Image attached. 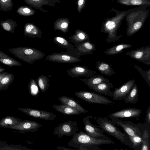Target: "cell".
Wrapping results in <instances>:
<instances>
[{
  "instance_id": "1",
  "label": "cell",
  "mask_w": 150,
  "mask_h": 150,
  "mask_svg": "<svg viewBox=\"0 0 150 150\" xmlns=\"http://www.w3.org/2000/svg\"><path fill=\"white\" fill-rule=\"evenodd\" d=\"M147 6H140L127 10L125 20L127 22V35L131 36L142 27L148 17L149 10Z\"/></svg>"
},
{
  "instance_id": "2",
  "label": "cell",
  "mask_w": 150,
  "mask_h": 150,
  "mask_svg": "<svg viewBox=\"0 0 150 150\" xmlns=\"http://www.w3.org/2000/svg\"><path fill=\"white\" fill-rule=\"evenodd\" d=\"M111 11L115 12V16L110 18H106L102 24L100 28L102 32L108 34L105 40L107 43L117 41L122 36V35H117V30L125 17L127 11H119L113 8Z\"/></svg>"
},
{
  "instance_id": "3",
  "label": "cell",
  "mask_w": 150,
  "mask_h": 150,
  "mask_svg": "<svg viewBox=\"0 0 150 150\" xmlns=\"http://www.w3.org/2000/svg\"><path fill=\"white\" fill-rule=\"evenodd\" d=\"M115 144L111 139L108 140L93 137L81 130L72 135L71 140L68 143V146L79 150L80 147L82 146L86 148L91 146Z\"/></svg>"
},
{
  "instance_id": "4",
  "label": "cell",
  "mask_w": 150,
  "mask_h": 150,
  "mask_svg": "<svg viewBox=\"0 0 150 150\" xmlns=\"http://www.w3.org/2000/svg\"><path fill=\"white\" fill-rule=\"evenodd\" d=\"M95 120L98 125V127L104 132L115 137L123 144L132 147V143L129 141V138H127V134L116 127L111 120L104 117H97Z\"/></svg>"
},
{
  "instance_id": "5",
  "label": "cell",
  "mask_w": 150,
  "mask_h": 150,
  "mask_svg": "<svg viewBox=\"0 0 150 150\" xmlns=\"http://www.w3.org/2000/svg\"><path fill=\"white\" fill-rule=\"evenodd\" d=\"M8 50L21 60L30 64L42 58L45 54L36 49L27 47L10 48Z\"/></svg>"
},
{
  "instance_id": "6",
  "label": "cell",
  "mask_w": 150,
  "mask_h": 150,
  "mask_svg": "<svg viewBox=\"0 0 150 150\" xmlns=\"http://www.w3.org/2000/svg\"><path fill=\"white\" fill-rule=\"evenodd\" d=\"M75 95L80 98L91 103L110 106L115 105L114 102L107 97L92 92L85 91L76 92Z\"/></svg>"
},
{
  "instance_id": "7",
  "label": "cell",
  "mask_w": 150,
  "mask_h": 150,
  "mask_svg": "<svg viewBox=\"0 0 150 150\" xmlns=\"http://www.w3.org/2000/svg\"><path fill=\"white\" fill-rule=\"evenodd\" d=\"M79 130L76 122L69 120L55 127L52 133L58 137H61L63 136H72L78 132Z\"/></svg>"
},
{
  "instance_id": "8",
  "label": "cell",
  "mask_w": 150,
  "mask_h": 150,
  "mask_svg": "<svg viewBox=\"0 0 150 150\" xmlns=\"http://www.w3.org/2000/svg\"><path fill=\"white\" fill-rule=\"evenodd\" d=\"M92 116H85L82 121L84 125V130L88 135L99 139L111 140L104 134V132L98 126L93 124L90 121Z\"/></svg>"
},
{
  "instance_id": "9",
  "label": "cell",
  "mask_w": 150,
  "mask_h": 150,
  "mask_svg": "<svg viewBox=\"0 0 150 150\" xmlns=\"http://www.w3.org/2000/svg\"><path fill=\"white\" fill-rule=\"evenodd\" d=\"M126 54L145 64L150 65V45L131 50L126 52Z\"/></svg>"
},
{
  "instance_id": "10",
  "label": "cell",
  "mask_w": 150,
  "mask_h": 150,
  "mask_svg": "<svg viewBox=\"0 0 150 150\" xmlns=\"http://www.w3.org/2000/svg\"><path fill=\"white\" fill-rule=\"evenodd\" d=\"M112 123L115 125L122 128L128 135L133 136L135 135L142 136V134L137 126L132 122L123 121L118 118L111 119Z\"/></svg>"
},
{
  "instance_id": "11",
  "label": "cell",
  "mask_w": 150,
  "mask_h": 150,
  "mask_svg": "<svg viewBox=\"0 0 150 150\" xmlns=\"http://www.w3.org/2000/svg\"><path fill=\"white\" fill-rule=\"evenodd\" d=\"M136 80H129L119 88H115L112 92V98L113 100H124L128 96L131 90L135 84Z\"/></svg>"
},
{
  "instance_id": "12",
  "label": "cell",
  "mask_w": 150,
  "mask_h": 150,
  "mask_svg": "<svg viewBox=\"0 0 150 150\" xmlns=\"http://www.w3.org/2000/svg\"><path fill=\"white\" fill-rule=\"evenodd\" d=\"M18 110L29 116L42 120H52L56 117V115L51 112L29 108H19Z\"/></svg>"
},
{
  "instance_id": "13",
  "label": "cell",
  "mask_w": 150,
  "mask_h": 150,
  "mask_svg": "<svg viewBox=\"0 0 150 150\" xmlns=\"http://www.w3.org/2000/svg\"><path fill=\"white\" fill-rule=\"evenodd\" d=\"M45 59L51 62L61 63H69L79 62L81 59L79 57L64 53H56L48 55Z\"/></svg>"
},
{
  "instance_id": "14",
  "label": "cell",
  "mask_w": 150,
  "mask_h": 150,
  "mask_svg": "<svg viewBox=\"0 0 150 150\" xmlns=\"http://www.w3.org/2000/svg\"><path fill=\"white\" fill-rule=\"evenodd\" d=\"M142 110L134 108H129L112 113L109 114V118H124L140 117Z\"/></svg>"
},
{
  "instance_id": "15",
  "label": "cell",
  "mask_w": 150,
  "mask_h": 150,
  "mask_svg": "<svg viewBox=\"0 0 150 150\" xmlns=\"http://www.w3.org/2000/svg\"><path fill=\"white\" fill-rule=\"evenodd\" d=\"M42 125L37 122L28 120H23L18 125L10 126L7 128L16 129L25 133V132L37 131Z\"/></svg>"
},
{
  "instance_id": "16",
  "label": "cell",
  "mask_w": 150,
  "mask_h": 150,
  "mask_svg": "<svg viewBox=\"0 0 150 150\" xmlns=\"http://www.w3.org/2000/svg\"><path fill=\"white\" fill-rule=\"evenodd\" d=\"M67 74L73 78L80 76L89 77L95 74L96 71L92 70L87 67L77 65L68 69L67 71Z\"/></svg>"
},
{
  "instance_id": "17",
  "label": "cell",
  "mask_w": 150,
  "mask_h": 150,
  "mask_svg": "<svg viewBox=\"0 0 150 150\" xmlns=\"http://www.w3.org/2000/svg\"><path fill=\"white\" fill-rule=\"evenodd\" d=\"M113 87L109 80L106 78L105 81L89 88L99 93L107 96L112 98V94L111 89Z\"/></svg>"
},
{
  "instance_id": "18",
  "label": "cell",
  "mask_w": 150,
  "mask_h": 150,
  "mask_svg": "<svg viewBox=\"0 0 150 150\" xmlns=\"http://www.w3.org/2000/svg\"><path fill=\"white\" fill-rule=\"evenodd\" d=\"M75 48L72 52L79 56H82L92 53L96 51L95 45L87 40L75 46Z\"/></svg>"
},
{
  "instance_id": "19",
  "label": "cell",
  "mask_w": 150,
  "mask_h": 150,
  "mask_svg": "<svg viewBox=\"0 0 150 150\" xmlns=\"http://www.w3.org/2000/svg\"><path fill=\"white\" fill-rule=\"evenodd\" d=\"M24 35L25 37L41 38L42 32L36 25L31 23H26L24 27Z\"/></svg>"
},
{
  "instance_id": "20",
  "label": "cell",
  "mask_w": 150,
  "mask_h": 150,
  "mask_svg": "<svg viewBox=\"0 0 150 150\" xmlns=\"http://www.w3.org/2000/svg\"><path fill=\"white\" fill-rule=\"evenodd\" d=\"M58 99L61 104L66 105L77 109L82 113H85L88 111L82 107L73 98L67 96L59 97Z\"/></svg>"
},
{
  "instance_id": "21",
  "label": "cell",
  "mask_w": 150,
  "mask_h": 150,
  "mask_svg": "<svg viewBox=\"0 0 150 150\" xmlns=\"http://www.w3.org/2000/svg\"><path fill=\"white\" fill-rule=\"evenodd\" d=\"M53 108L56 111L67 115H80L82 113L75 108L66 105H53Z\"/></svg>"
},
{
  "instance_id": "22",
  "label": "cell",
  "mask_w": 150,
  "mask_h": 150,
  "mask_svg": "<svg viewBox=\"0 0 150 150\" xmlns=\"http://www.w3.org/2000/svg\"><path fill=\"white\" fill-rule=\"evenodd\" d=\"M69 38L75 45H76L88 40L89 37L88 34L83 30L77 29L75 31V33L69 37Z\"/></svg>"
},
{
  "instance_id": "23",
  "label": "cell",
  "mask_w": 150,
  "mask_h": 150,
  "mask_svg": "<svg viewBox=\"0 0 150 150\" xmlns=\"http://www.w3.org/2000/svg\"><path fill=\"white\" fill-rule=\"evenodd\" d=\"M96 68L100 73L106 76H110L115 74V72L112 67V65L98 61L96 63Z\"/></svg>"
},
{
  "instance_id": "24",
  "label": "cell",
  "mask_w": 150,
  "mask_h": 150,
  "mask_svg": "<svg viewBox=\"0 0 150 150\" xmlns=\"http://www.w3.org/2000/svg\"><path fill=\"white\" fill-rule=\"evenodd\" d=\"M53 42L58 46L67 49L69 51L73 52L75 48V46L65 38L60 36H56L52 39Z\"/></svg>"
},
{
  "instance_id": "25",
  "label": "cell",
  "mask_w": 150,
  "mask_h": 150,
  "mask_svg": "<svg viewBox=\"0 0 150 150\" xmlns=\"http://www.w3.org/2000/svg\"><path fill=\"white\" fill-rule=\"evenodd\" d=\"M106 78L103 76L100 75H94L84 79H79L78 80L83 81L89 88L97 85L102 81H105Z\"/></svg>"
},
{
  "instance_id": "26",
  "label": "cell",
  "mask_w": 150,
  "mask_h": 150,
  "mask_svg": "<svg viewBox=\"0 0 150 150\" xmlns=\"http://www.w3.org/2000/svg\"><path fill=\"white\" fill-rule=\"evenodd\" d=\"M23 120L17 117L7 116L0 120V127L7 128L19 124Z\"/></svg>"
},
{
  "instance_id": "27",
  "label": "cell",
  "mask_w": 150,
  "mask_h": 150,
  "mask_svg": "<svg viewBox=\"0 0 150 150\" xmlns=\"http://www.w3.org/2000/svg\"><path fill=\"white\" fill-rule=\"evenodd\" d=\"M69 24V19L63 18L57 19L54 22V28L55 30H60L64 33L68 31Z\"/></svg>"
},
{
  "instance_id": "28",
  "label": "cell",
  "mask_w": 150,
  "mask_h": 150,
  "mask_svg": "<svg viewBox=\"0 0 150 150\" xmlns=\"http://www.w3.org/2000/svg\"><path fill=\"white\" fill-rule=\"evenodd\" d=\"M132 45L127 43H121L105 50L104 53L108 55H114L123 51L125 49L129 48Z\"/></svg>"
},
{
  "instance_id": "29",
  "label": "cell",
  "mask_w": 150,
  "mask_h": 150,
  "mask_svg": "<svg viewBox=\"0 0 150 150\" xmlns=\"http://www.w3.org/2000/svg\"><path fill=\"white\" fill-rule=\"evenodd\" d=\"M0 62L9 67L20 66L22 64L19 62L9 57L0 51Z\"/></svg>"
},
{
  "instance_id": "30",
  "label": "cell",
  "mask_w": 150,
  "mask_h": 150,
  "mask_svg": "<svg viewBox=\"0 0 150 150\" xmlns=\"http://www.w3.org/2000/svg\"><path fill=\"white\" fill-rule=\"evenodd\" d=\"M13 74L8 72L1 78L0 81V91H6L14 79Z\"/></svg>"
},
{
  "instance_id": "31",
  "label": "cell",
  "mask_w": 150,
  "mask_h": 150,
  "mask_svg": "<svg viewBox=\"0 0 150 150\" xmlns=\"http://www.w3.org/2000/svg\"><path fill=\"white\" fill-rule=\"evenodd\" d=\"M138 93L137 86L136 84H135L128 96L124 99L125 102L126 103L136 104L138 101Z\"/></svg>"
},
{
  "instance_id": "32",
  "label": "cell",
  "mask_w": 150,
  "mask_h": 150,
  "mask_svg": "<svg viewBox=\"0 0 150 150\" xmlns=\"http://www.w3.org/2000/svg\"><path fill=\"white\" fill-rule=\"evenodd\" d=\"M18 23L12 19H7L0 22V25L4 30L11 33H14Z\"/></svg>"
},
{
  "instance_id": "33",
  "label": "cell",
  "mask_w": 150,
  "mask_h": 150,
  "mask_svg": "<svg viewBox=\"0 0 150 150\" xmlns=\"http://www.w3.org/2000/svg\"><path fill=\"white\" fill-rule=\"evenodd\" d=\"M117 2L128 6L150 5V0H117Z\"/></svg>"
},
{
  "instance_id": "34",
  "label": "cell",
  "mask_w": 150,
  "mask_h": 150,
  "mask_svg": "<svg viewBox=\"0 0 150 150\" xmlns=\"http://www.w3.org/2000/svg\"><path fill=\"white\" fill-rule=\"evenodd\" d=\"M37 81L41 91L45 92L48 89L50 84L49 79L46 76H40L37 78Z\"/></svg>"
},
{
  "instance_id": "35",
  "label": "cell",
  "mask_w": 150,
  "mask_h": 150,
  "mask_svg": "<svg viewBox=\"0 0 150 150\" xmlns=\"http://www.w3.org/2000/svg\"><path fill=\"white\" fill-rule=\"evenodd\" d=\"M35 11L31 8L27 6H21L19 7L16 10L19 15L23 16H30L34 15Z\"/></svg>"
},
{
  "instance_id": "36",
  "label": "cell",
  "mask_w": 150,
  "mask_h": 150,
  "mask_svg": "<svg viewBox=\"0 0 150 150\" xmlns=\"http://www.w3.org/2000/svg\"><path fill=\"white\" fill-rule=\"evenodd\" d=\"M29 92L31 96L37 97L40 93V91L36 81L32 79L30 81L28 86Z\"/></svg>"
},
{
  "instance_id": "37",
  "label": "cell",
  "mask_w": 150,
  "mask_h": 150,
  "mask_svg": "<svg viewBox=\"0 0 150 150\" xmlns=\"http://www.w3.org/2000/svg\"><path fill=\"white\" fill-rule=\"evenodd\" d=\"M142 142L141 143L142 150H149V149L150 146L149 142V133L148 131L145 130L144 131L142 136Z\"/></svg>"
},
{
  "instance_id": "38",
  "label": "cell",
  "mask_w": 150,
  "mask_h": 150,
  "mask_svg": "<svg viewBox=\"0 0 150 150\" xmlns=\"http://www.w3.org/2000/svg\"><path fill=\"white\" fill-rule=\"evenodd\" d=\"M13 6L12 0H0V11L4 12L10 11Z\"/></svg>"
},
{
  "instance_id": "39",
  "label": "cell",
  "mask_w": 150,
  "mask_h": 150,
  "mask_svg": "<svg viewBox=\"0 0 150 150\" xmlns=\"http://www.w3.org/2000/svg\"><path fill=\"white\" fill-rule=\"evenodd\" d=\"M134 67L140 73L143 78L148 84L149 87H150V69L145 71L138 66L133 64Z\"/></svg>"
},
{
  "instance_id": "40",
  "label": "cell",
  "mask_w": 150,
  "mask_h": 150,
  "mask_svg": "<svg viewBox=\"0 0 150 150\" xmlns=\"http://www.w3.org/2000/svg\"><path fill=\"white\" fill-rule=\"evenodd\" d=\"M128 136L132 143V148H135L141 144L142 140L141 136L136 135L133 136Z\"/></svg>"
},
{
  "instance_id": "41",
  "label": "cell",
  "mask_w": 150,
  "mask_h": 150,
  "mask_svg": "<svg viewBox=\"0 0 150 150\" xmlns=\"http://www.w3.org/2000/svg\"><path fill=\"white\" fill-rule=\"evenodd\" d=\"M86 0H78L77 2V10L79 13H80L84 8Z\"/></svg>"
},
{
  "instance_id": "42",
  "label": "cell",
  "mask_w": 150,
  "mask_h": 150,
  "mask_svg": "<svg viewBox=\"0 0 150 150\" xmlns=\"http://www.w3.org/2000/svg\"><path fill=\"white\" fill-rule=\"evenodd\" d=\"M146 119L148 122L150 123V105L147 108L146 110Z\"/></svg>"
},
{
  "instance_id": "43",
  "label": "cell",
  "mask_w": 150,
  "mask_h": 150,
  "mask_svg": "<svg viewBox=\"0 0 150 150\" xmlns=\"http://www.w3.org/2000/svg\"><path fill=\"white\" fill-rule=\"evenodd\" d=\"M56 148L58 150H77L76 149H72L67 148L64 146H57L56 147Z\"/></svg>"
},
{
  "instance_id": "44",
  "label": "cell",
  "mask_w": 150,
  "mask_h": 150,
  "mask_svg": "<svg viewBox=\"0 0 150 150\" xmlns=\"http://www.w3.org/2000/svg\"><path fill=\"white\" fill-rule=\"evenodd\" d=\"M7 71H5L4 72H3L2 73H0V81L2 78V77L5 75L7 73Z\"/></svg>"
},
{
  "instance_id": "45",
  "label": "cell",
  "mask_w": 150,
  "mask_h": 150,
  "mask_svg": "<svg viewBox=\"0 0 150 150\" xmlns=\"http://www.w3.org/2000/svg\"><path fill=\"white\" fill-rule=\"evenodd\" d=\"M5 69L4 68L0 66V73L5 71Z\"/></svg>"
}]
</instances>
